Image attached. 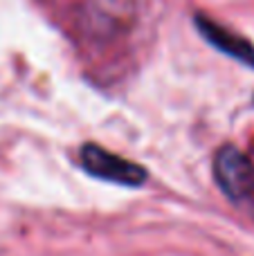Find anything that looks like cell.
I'll list each match as a JSON object with an SVG mask.
<instances>
[{
    "mask_svg": "<svg viewBox=\"0 0 254 256\" xmlns=\"http://www.w3.org/2000/svg\"><path fill=\"white\" fill-rule=\"evenodd\" d=\"M194 25H196V30L200 32V36L212 48L228 54L230 58L243 63V66L254 68V45L250 40L234 34L232 30H228V27H223L220 22L212 20L205 14H196V16H194Z\"/></svg>",
    "mask_w": 254,
    "mask_h": 256,
    "instance_id": "obj_3",
    "label": "cell"
},
{
    "mask_svg": "<svg viewBox=\"0 0 254 256\" xmlns=\"http://www.w3.org/2000/svg\"><path fill=\"white\" fill-rule=\"evenodd\" d=\"M214 180L232 202H243L254 194V164L243 150L228 144L214 155Z\"/></svg>",
    "mask_w": 254,
    "mask_h": 256,
    "instance_id": "obj_1",
    "label": "cell"
},
{
    "mask_svg": "<svg viewBox=\"0 0 254 256\" xmlns=\"http://www.w3.org/2000/svg\"><path fill=\"white\" fill-rule=\"evenodd\" d=\"M79 158L86 173H90L92 178H99V180L112 182V184L142 186L148 176L146 168H142L138 162L120 158V155L102 148L99 144H84Z\"/></svg>",
    "mask_w": 254,
    "mask_h": 256,
    "instance_id": "obj_2",
    "label": "cell"
}]
</instances>
